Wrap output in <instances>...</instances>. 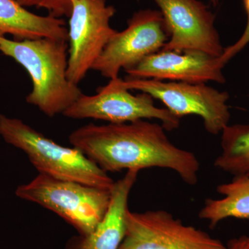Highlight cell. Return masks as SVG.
I'll use <instances>...</instances> for the list:
<instances>
[{"label":"cell","instance_id":"1","mask_svg":"<svg viewBox=\"0 0 249 249\" xmlns=\"http://www.w3.org/2000/svg\"><path fill=\"white\" fill-rule=\"evenodd\" d=\"M162 124L139 120L127 124H90L75 129L69 141L106 173L173 170L190 186L197 183L200 163L193 152L170 142Z\"/></svg>","mask_w":249,"mask_h":249},{"label":"cell","instance_id":"2","mask_svg":"<svg viewBox=\"0 0 249 249\" xmlns=\"http://www.w3.org/2000/svg\"><path fill=\"white\" fill-rule=\"evenodd\" d=\"M69 44L50 37L16 40L0 34V52L22 65L32 90L26 98L46 116L63 113L83 94L67 78Z\"/></svg>","mask_w":249,"mask_h":249},{"label":"cell","instance_id":"3","mask_svg":"<svg viewBox=\"0 0 249 249\" xmlns=\"http://www.w3.org/2000/svg\"><path fill=\"white\" fill-rule=\"evenodd\" d=\"M0 136L27 155L39 174L111 190L115 181L76 147L60 145L22 120L0 114Z\"/></svg>","mask_w":249,"mask_h":249},{"label":"cell","instance_id":"4","mask_svg":"<svg viewBox=\"0 0 249 249\" xmlns=\"http://www.w3.org/2000/svg\"><path fill=\"white\" fill-rule=\"evenodd\" d=\"M111 192L38 174L30 182L18 186L16 195L58 214L79 235H85L92 232L106 215Z\"/></svg>","mask_w":249,"mask_h":249},{"label":"cell","instance_id":"5","mask_svg":"<svg viewBox=\"0 0 249 249\" xmlns=\"http://www.w3.org/2000/svg\"><path fill=\"white\" fill-rule=\"evenodd\" d=\"M123 84L129 90L146 93L165 105L175 116H200L204 128L217 135L229 125L231 114L227 102L229 94L205 83H183L145 78H126Z\"/></svg>","mask_w":249,"mask_h":249},{"label":"cell","instance_id":"6","mask_svg":"<svg viewBox=\"0 0 249 249\" xmlns=\"http://www.w3.org/2000/svg\"><path fill=\"white\" fill-rule=\"evenodd\" d=\"M153 99L146 93L132 94L123 84V80L116 78L98 88L96 94L83 93L62 115L70 119H93L113 124L157 119L161 121L165 130L178 129L179 118L168 109L156 107Z\"/></svg>","mask_w":249,"mask_h":249},{"label":"cell","instance_id":"7","mask_svg":"<svg viewBox=\"0 0 249 249\" xmlns=\"http://www.w3.org/2000/svg\"><path fill=\"white\" fill-rule=\"evenodd\" d=\"M115 8L107 0H73L69 17L67 78L78 85L117 31L110 25Z\"/></svg>","mask_w":249,"mask_h":249},{"label":"cell","instance_id":"8","mask_svg":"<svg viewBox=\"0 0 249 249\" xmlns=\"http://www.w3.org/2000/svg\"><path fill=\"white\" fill-rule=\"evenodd\" d=\"M125 235L119 249H227L222 241L186 225L164 210H127Z\"/></svg>","mask_w":249,"mask_h":249},{"label":"cell","instance_id":"9","mask_svg":"<svg viewBox=\"0 0 249 249\" xmlns=\"http://www.w3.org/2000/svg\"><path fill=\"white\" fill-rule=\"evenodd\" d=\"M169 37L160 11L141 10L128 19L125 29L113 36L92 70L109 79L119 78L121 69L132 68L160 52Z\"/></svg>","mask_w":249,"mask_h":249},{"label":"cell","instance_id":"10","mask_svg":"<svg viewBox=\"0 0 249 249\" xmlns=\"http://www.w3.org/2000/svg\"><path fill=\"white\" fill-rule=\"evenodd\" d=\"M160 7L169 40L161 50L199 51L220 57L224 48L214 16L198 0H154Z\"/></svg>","mask_w":249,"mask_h":249},{"label":"cell","instance_id":"11","mask_svg":"<svg viewBox=\"0 0 249 249\" xmlns=\"http://www.w3.org/2000/svg\"><path fill=\"white\" fill-rule=\"evenodd\" d=\"M219 57L199 51L160 50L135 66L124 70L127 78H152L197 84L209 81L225 83Z\"/></svg>","mask_w":249,"mask_h":249},{"label":"cell","instance_id":"12","mask_svg":"<svg viewBox=\"0 0 249 249\" xmlns=\"http://www.w3.org/2000/svg\"><path fill=\"white\" fill-rule=\"evenodd\" d=\"M138 172L127 171L111 189L109 208L103 220L88 235L78 234L64 249H119L125 235V215L129 193L137 181Z\"/></svg>","mask_w":249,"mask_h":249},{"label":"cell","instance_id":"13","mask_svg":"<svg viewBox=\"0 0 249 249\" xmlns=\"http://www.w3.org/2000/svg\"><path fill=\"white\" fill-rule=\"evenodd\" d=\"M0 34L16 40L50 37L68 42V28L62 18L33 14L15 0H0Z\"/></svg>","mask_w":249,"mask_h":249},{"label":"cell","instance_id":"14","mask_svg":"<svg viewBox=\"0 0 249 249\" xmlns=\"http://www.w3.org/2000/svg\"><path fill=\"white\" fill-rule=\"evenodd\" d=\"M220 199H207L199 213V217L209 222L211 229L228 219H249V174L234 176L229 182L216 188Z\"/></svg>","mask_w":249,"mask_h":249},{"label":"cell","instance_id":"15","mask_svg":"<svg viewBox=\"0 0 249 249\" xmlns=\"http://www.w3.org/2000/svg\"><path fill=\"white\" fill-rule=\"evenodd\" d=\"M220 154L214 166L233 176L249 174V124L227 125L222 132Z\"/></svg>","mask_w":249,"mask_h":249},{"label":"cell","instance_id":"16","mask_svg":"<svg viewBox=\"0 0 249 249\" xmlns=\"http://www.w3.org/2000/svg\"><path fill=\"white\" fill-rule=\"evenodd\" d=\"M23 7L45 9L53 17L69 18L71 14L73 0H15Z\"/></svg>","mask_w":249,"mask_h":249},{"label":"cell","instance_id":"17","mask_svg":"<svg viewBox=\"0 0 249 249\" xmlns=\"http://www.w3.org/2000/svg\"><path fill=\"white\" fill-rule=\"evenodd\" d=\"M247 15V23L246 26L245 30L243 34L241 36L234 45L229 46L227 48H224L222 55L219 57V61L222 65L225 66L231 59L233 58L236 54L241 52L246 46L249 43V14Z\"/></svg>","mask_w":249,"mask_h":249},{"label":"cell","instance_id":"18","mask_svg":"<svg viewBox=\"0 0 249 249\" xmlns=\"http://www.w3.org/2000/svg\"><path fill=\"white\" fill-rule=\"evenodd\" d=\"M227 249H249V235L232 239L227 245Z\"/></svg>","mask_w":249,"mask_h":249},{"label":"cell","instance_id":"19","mask_svg":"<svg viewBox=\"0 0 249 249\" xmlns=\"http://www.w3.org/2000/svg\"><path fill=\"white\" fill-rule=\"evenodd\" d=\"M210 1L212 2V4L214 5V6H217L218 4V0H210Z\"/></svg>","mask_w":249,"mask_h":249}]
</instances>
